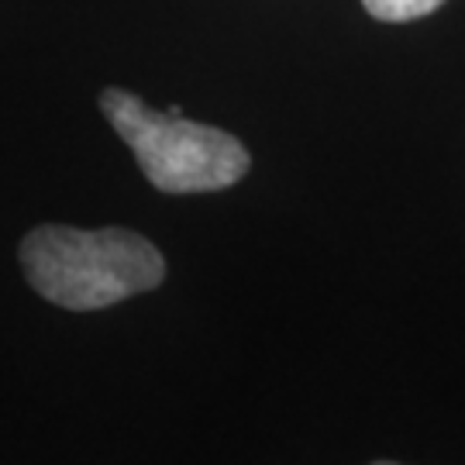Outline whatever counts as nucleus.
<instances>
[{
    "label": "nucleus",
    "mask_w": 465,
    "mask_h": 465,
    "mask_svg": "<svg viewBox=\"0 0 465 465\" xmlns=\"http://www.w3.org/2000/svg\"><path fill=\"white\" fill-rule=\"evenodd\" d=\"M21 269L35 293L66 311H104L166 280V259L128 228L42 224L21 242Z\"/></svg>",
    "instance_id": "obj_1"
},
{
    "label": "nucleus",
    "mask_w": 465,
    "mask_h": 465,
    "mask_svg": "<svg viewBox=\"0 0 465 465\" xmlns=\"http://www.w3.org/2000/svg\"><path fill=\"white\" fill-rule=\"evenodd\" d=\"M100 111L134 152L145 180L163 193H214L234 186L252 166L234 134L186 121L180 107L155 111L128 90L107 86Z\"/></svg>",
    "instance_id": "obj_2"
},
{
    "label": "nucleus",
    "mask_w": 465,
    "mask_h": 465,
    "mask_svg": "<svg viewBox=\"0 0 465 465\" xmlns=\"http://www.w3.org/2000/svg\"><path fill=\"white\" fill-rule=\"evenodd\" d=\"M372 465H400V462H372Z\"/></svg>",
    "instance_id": "obj_4"
},
{
    "label": "nucleus",
    "mask_w": 465,
    "mask_h": 465,
    "mask_svg": "<svg viewBox=\"0 0 465 465\" xmlns=\"http://www.w3.org/2000/svg\"><path fill=\"white\" fill-rule=\"evenodd\" d=\"M441 4L445 0H362V7H366L369 15L376 17V21H390V25L431 15Z\"/></svg>",
    "instance_id": "obj_3"
}]
</instances>
